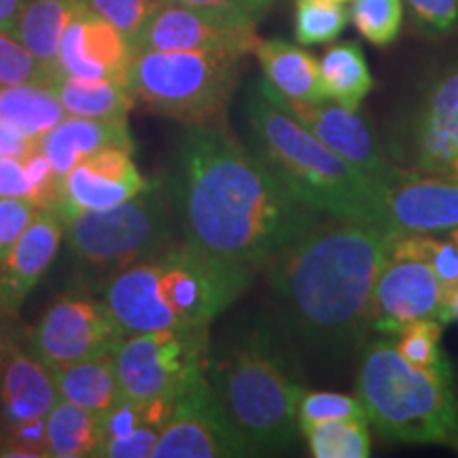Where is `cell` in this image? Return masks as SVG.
I'll list each match as a JSON object with an SVG mask.
<instances>
[{"instance_id":"obj_1","label":"cell","mask_w":458,"mask_h":458,"mask_svg":"<svg viewBox=\"0 0 458 458\" xmlns=\"http://www.w3.org/2000/svg\"><path fill=\"white\" fill-rule=\"evenodd\" d=\"M170 198L187 244L255 272L327 219L295 198L227 123L185 128Z\"/></svg>"},{"instance_id":"obj_2","label":"cell","mask_w":458,"mask_h":458,"mask_svg":"<svg viewBox=\"0 0 458 458\" xmlns=\"http://www.w3.org/2000/svg\"><path fill=\"white\" fill-rule=\"evenodd\" d=\"M391 233L323 219L263 267L283 325L301 348L342 360L374 331V289Z\"/></svg>"},{"instance_id":"obj_3","label":"cell","mask_w":458,"mask_h":458,"mask_svg":"<svg viewBox=\"0 0 458 458\" xmlns=\"http://www.w3.org/2000/svg\"><path fill=\"white\" fill-rule=\"evenodd\" d=\"M255 274L176 240L159 255L117 274L102 297L125 335L208 327L249 289Z\"/></svg>"},{"instance_id":"obj_4","label":"cell","mask_w":458,"mask_h":458,"mask_svg":"<svg viewBox=\"0 0 458 458\" xmlns=\"http://www.w3.org/2000/svg\"><path fill=\"white\" fill-rule=\"evenodd\" d=\"M246 123L255 156L303 204L331 219L386 232L382 187L278 106L261 83L246 102Z\"/></svg>"},{"instance_id":"obj_5","label":"cell","mask_w":458,"mask_h":458,"mask_svg":"<svg viewBox=\"0 0 458 458\" xmlns=\"http://www.w3.org/2000/svg\"><path fill=\"white\" fill-rule=\"evenodd\" d=\"M206 382L244 456L270 454L295 444L303 386L270 331L255 329L221 354H210Z\"/></svg>"},{"instance_id":"obj_6","label":"cell","mask_w":458,"mask_h":458,"mask_svg":"<svg viewBox=\"0 0 458 458\" xmlns=\"http://www.w3.org/2000/svg\"><path fill=\"white\" fill-rule=\"evenodd\" d=\"M357 397L368 422L394 442L444 444L458 435L448 360L416 368L386 337L360 351Z\"/></svg>"},{"instance_id":"obj_7","label":"cell","mask_w":458,"mask_h":458,"mask_svg":"<svg viewBox=\"0 0 458 458\" xmlns=\"http://www.w3.org/2000/svg\"><path fill=\"white\" fill-rule=\"evenodd\" d=\"M64 225L79 283L89 291L105 289L117 274L176 242L168 199L159 181L128 202L77 215Z\"/></svg>"},{"instance_id":"obj_8","label":"cell","mask_w":458,"mask_h":458,"mask_svg":"<svg viewBox=\"0 0 458 458\" xmlns=\"http://www.w3.org/2000/svg\"><path fill=\"white\" fill-rule=\"evenodd\" d=\"M242 57L202 51H134L128 88L136 105L182 128L227 123Z\"/></svg>"},{"instance_id":"obj_9","label":"cell","mask_w":458,"mask_h":458,"mask_svg":"<svg viewBox=\"0 0 458 458\" xmlns=\"http://www.w3.org/2000/svg\"><path fill=\"white\" fill-rule=\"evenodd\" d=\"M208 357V327L125 335L114 352L119 388L125 399L140 403H174L206 374Z\"/></svg>"},{"instance_id":"obj_10","label":"cell","mask_w":458,"mask_h":458,"mask_svg":"<svg viewBox=\"0 0 458 458\" xmlns=\"http://www.w3.org/2000/svg\"><path fill=\"white\" fill-rule=\"evenodd\" d=\"M388 151L403 168L450 174L458 159V62L418 91L393 128Z\"/></svg>"},{"instance_id":"obj_11","label":"cell","mask_w":458,"mask_h":458,"mask_svg":"<svg viewBox=\"0 0 458 458\" xmlns=\"http://www.w3.org/2000/svg\"><path fill=\"white\" fill-rule=\"evenodd\" d=\"M125 334L105 297L64 295L38 318L30 334V351L51 369L114 354Z\"/></svg>"},{"instance_id":"obj_12","label":"cell","mask_w":458,"mask_h":458,"mask_svg":"<svg viewBox=\"0 0 458 458\" xmlns=\"http://www.w3.org/2000/svg\"><path fill=\"white\" fill-rule=\"evenodd\" d=\"M257 21L227 11L165 0L136 38L134 51H202L244 57L255 54Z\"/></svg>"},{"instance_id":"obj_13","label":"cell","mask_w":458,"mask_h":458,"mask_svg":"<svg viewBox=\"0 0 458 458\" xmlns=\"http://www.w3.org/2000/svg\"><path fill=\"white\" fill-rule=\"evenodd\" d=\"M261 88L278 106H283L291 117H295L303 128L310 130L318 140H323L331 151H335L337 156L351 162L354 168L368 174L369 179H374L382 189L410 172V168L391 162L382 153L368 123L359 117L357 111L335 105L334 100L297 102L283 98L266 81H261Z\"/></svg>"},{"instance_id":"obj_14","label":"cell","mask_w":458,"mask_h":458,"mask_svg":"<svg viewBox=\"0 0 458 458\" xmlns=\"http://www.w3.org/2000/svg\"><path fill=\"white\" fill-rule=\"evenodd\" d=\"M130 148L106 147L94 156L85 157L74 168L57 179V191L51 208L64 219L106 210L128 202L157 181H148L140 174L139 165L131 159Z\"/></svg>"},{"instance_id":"obj_15","label":"cell","mask_w":458,"mask_h":458,"mask_svg":"<svg viewBox=\"0 0 458 458\" xmlns=\"http://www.w3.org/2000/svg\"><path fill=\"white\" fill-rule=\"evenodd\" d=\"M445 291L433 267L418 257L388 250L374 289V331L397 335L410 323L435 318L442 323Z\"/></svg>"},{"instance_id":"obj_16","label":"cell","mask_w":458,"mask_h":458,"mask_svg":"<svg viewBox=\"0 0 458 458\" xmlns=\"http://www.w3.org/2000/svg\"><path fill=\"white\" fill-rule=\"evenodd\" d=\"M244 456L216 410L206 374L172 403L153 450V458H225Z\"/></svg>"},{"instance_id":"obj_17","label":"cell","mask_w":458,"mask_h":458,"mask_svg":"<svg viewBox=\"0 0 458 458\" xmlns=\"http://www.w3.org/2000/svg\"><path fill=\"white\" fill-rule=\"evenodd\" d=\"M382 199L391 236L452 232L458 227L456 176L410 170L382 189Z\"/></svg>"},{"instance_id":"obj_18","label":"cell","mask_w":458,"mask_h":458,"mask_svg":"<svg viewBox=\"0 0 458 458\" xmlns=\"http://www.w3.org/2000/svg\"><path fill=\"white\" fill-rule=\"evenodd\" d=\"M131 60L134 47L128 38L88 7L66 28L57 51V68L66 77L85 81L111 79L125 88Z\"/></svg>"},{"instance_id":"obj_19","label":"cell","mask_w":458,"mask_h":458,"mask_svg":"<svg viewBox=\"0 0 458 458\" xmlns=\"http://www.w3.org/2000/svg\"><path fill=\"white\" fill-rule=\"evenodd\" d=\"M64 219L54 208L38 210L0 266V318L15 317L54 263L64 238Z\"/></svg>"},{"instance_id":"obj_20","label":"cell","mask_w":458,"mask_h":458,"mask_svg":"<svg viewBox=\"0 0 458 458\" xmlns=\"http://www.w3.org/2000/svg\"><path fill=\"white\" fill-rule=\"evenodd\" d=\"M57 399L54 369L11 337L0 369V431L45 420Z\"/></svg>"},{"instance_id":"obj_21","label":"cell","mask_w":458,"mask_h":458,"mask_svg":"<svg viewBox=\"0 0 458 458\" xmlns=\"http://www.w3.org/2000/svg\"><path fill=\"white\" fill-rule=\"evenodd\" d=\"M123 147L134 151L128 119H91L66 114L41 139V151L49 157L57 179L100 148Z\"/></svg>"},{"instance_id":"obj_22","label":"cell","mask_w":458,"mask_h":458,"mask_svg":"<svg viewBox=\"0 0 458 458\" xmlns=\"http://www.w3.org/2000/svg\"><path fill=\"white\" fill-rule=\"evenodd\" d=\"M263 81L283 96L297 102L329 100L320 79L318 60L300 45L283 38H259L255 47Z\"/></svg>"},{"instance_id":"obj_23","label":"cell","mask_w":458,"mask_h":458,"mask_svg":"<svg viewBox=\"0 0 458 458\" xmlns=\"http://www.w3.org/2000/svg\"><path fill=\"white\" fill-rule=\"evenodd\" d=\"M83 9V0H26L11 34L43 64L60 72L57 51L62 37Z\"/></svg>"},{"instance_id":"obj_24","label":"cell","mask_w":458,"mask_h":458,"mask_svg":"<svg viewBox=\"0 0 458 458\" xmlns=\"http://www.w3.org/2000/svg\"><path fill=\"white\" fill-rule=\"evenodd\" d=\"M54 376L60 399L94 414H105L123 397L114 369V354L79 360L68 368L54 369Z\"/></svg>"},{"instance_id":"obj_25","label":"cell","mask_w":458,"mask_h":458,"mask_svg":"<svg viewBox=\"0 0 458 458\" xmlns=\"http://www.w3.org/2000/svg\"><path fill=\"white\" fill-rule=\"evenodd\" d=\"M66 114L54 85H0V122L28 139L41 140Z\"/></svg>"},{"instance_id":"obj_26","label":"cell","mask_w":458,"mask_h":458,"mask_svg":"<svg viewBox=\"0 0 458 458\" xmlns=\"http://www.w3.org/2000/svg\"><path fill=\"white\" fill-rule=\"evenodd\" d=\"M327 98L351 111H359L360 102L374 88L368 60L359 43L344 41L325 51L318 60Z\"/></svg>"},{"instance_id":"obj_27","label":"cell","mask_w":458,"mask_h":458,"mask_svg":"<svg viewBox=\"0 0 458 458\" xmlns=\"http://www.w3.org/2000/svg\"><path fill=\"white\" fill-rule=\"evenodd\" d=\"M49 458L94 456L102 444V418L66 399H57L45 422Z\"/></svg>"},{"instance_id":"obj_28","label":"cell","mask_w":458,"mask_h":458,"mask_svg":"<svg viewBox=\"0 0 458 458\" xmlns=\"http://www.w3.org/2000/svg\"><path fill=\"white\" fill-rule=\"evenodd\" d=\"M57 98L68 114L91 119H128L134 108V96L125 85L111 79L85 81L62 74L54 85Z\"/></svg>"},{"instance_id":"obj_29","label":"cell","mask_w":458,"mask_h":458,"mask_svg":"<svg viewBox=\"0 0 458 458\" xmlns=\"http://www.w3.org/2000/svg\"><path fill=\"white\" fill-rule=\"evenodd\" d=\"M317 458H368L371 437L368 420H327L301 431Z\"/></svg>"},{"instance_id":"obj_30","label":"cell","mask_w":458,"mask_h":458,"mask_svg":"<svg viewBox=\"0 0 458 458\" xmlns=\"http://www.w3.org/2000/svg\"><path fill=\"white\" fill-rule=\"evenodd\" d=\"M388 250L418 257L433 267L445 295L458 289V244L454 240L433 238L428 233H401L388 238Z\"/></svg>"},{"instance_id":"obj_31","label":"cell","mask_w":458,"mask_h":458,"mask_svg":"<svg viewBox=\"0 0 458 458\" xmlns=\"http://www.w3.org/2000/svg\"><path fill=\"white\" fill-rule=\"evenodd\" d=\"M348 24L342 3L295 0V38L300 45L334 43Z\"/></svg>"},{"instance_id":"obj_32","label":"cell","mask_w":458,"mask_h":458,"mask_svg":"<svg viewBox=\"0 0 458 458\" xmlns=\"http://www.w3.org/2000/svg\"><path fill=\"white\" fill-rule=\"evenodd\" d=\"M351 21L365 41L386 47L397 41L403 24V0H352Z\"/></svg>"},{"instance_id":"obj_33","label":"cell","mask_w":458,"mask_h":458,"mask_svg":"<svg viewBox=\"0 0 458 458\" xmlns=\"http://www.w3.org/2000/svg\"><path fill=\"white\" fill-rule=\"evenodd\" d=\"M62 74L43 64L11 32L0 30V85H55Z\"/></svg>"},{"instance_id":"obj_34","label":"cell","mask_w":458,"mask_h":458,"mask_svg":"<svg viewBox=\"0 0 458 458\" xmlns=\"http://www.w3.org/2000/svg\"><path fill=\"white\" fill-rule=\"evenodd\" d=\"M327 420H368L359 397L329 391H303L297 405V425L303 428Z\"/></svg>"},{"instance_id":"obj_35","label":"cell","mask_w":458,"mask_h":458,"mask_svg":"<svg viewBox=\"0 0 458 458\" xmlns=\"http://www.w3.org/2000/svg\"><path fill=\"white\" fill-rule=\"evenodd\" d=\"M83 3L89 11L117 28L134 47L136 38L165 0H83Z\"/></svg>"},{"instance_id":"obj_36","label":"cell","mask_w":458,"mask_h":458,"mask_svg":"<svg viewBox=\"0 0 458 458\" xmlns=\"http://www.w3.org/2000/svg\"><path fill=\"white\" fill-rule=\"evenodd\" d=\"M444 325L435 318H422L410 323L397 334V351L408 363L416 368H433L445 360L439 340H442Z\"/></svg>"},{"instance_id":"obj_37","label":"cell","mask_w":458,"mask_h":458,"mask_svg":"<svg viewBox=\"0 0 458 458\" xmlns=\"http://www.w3.org/2000/svg\"><path fill=\"white\" fill-rule=\"evenodd\" d=\"M159 428L140 425L130 433L108 437L98 445L94 458H153V450L159 439Z\"/></svg>"},{"instance_id":"obj_38","label":"cell","mask_w":458,"mask_h":458,"mask_svg":"<svg viewBox=\"0 0 458 458\" xmlns=\"http://www.w3.org/2000/svg\"><path fill=\"white\" fill-rule=\"evenodd\" d=\"M37 215V206L24 198H0V266Z\"/></svg>"},{"instance_id":"obj_39","label":"cell","mask_w":458,"mask_h":458,"mask_svg":"<svg viewBox=\"0 0 458 458\" xmlns=\"http://www.w3.org/2000/svg\"><path fill=\"white\" fill-rule=\"evenodd\" d=\"M24 164L32 182L30 202L38 210L51 208L57 191V174L49 162V157L41 151V145H38V148H34L30 156L24 157Z\"/></svg>"},{"instance_id":"obj_40","label":"cell","mask_w":458,"mask_h":458,"mask_svg":"<svg viewBox=\"0 0 458 458\" xmlns=\"http://www.w3.org/2000/svg\"><path fill=\"white\" fill-rule=\"evenodd\" d=\"M410 13L431 32H450L458 24V0H405Z\"/></svg>"},{"instance_id":"obj_41","label":"cell","mask_w":458,"mask_h":458,"mask_svg":"<svg viewBox=\"0 0 458 458\" xmlns=\"http://www.w3.org/2000/svg\"><path fill=\"white\" fill-rule=\"evenodd\" d=\"M32 182L24 159L0 157V198H24L30 202Z\"/></svg>"},{"instance_id":"obj_42","label":"cell","mask_w":458,"mask_h":458,"mask_svg":"<svg viewBox=\"0 0 458 458\" xmlns=\"http://www.w3.org/2000/svg\"><path fill=\"white\" fill-rule=\"evenodd\" d=\"M172 3L193 4V7H208L227 11V13H238L250 20L259 21L274 9L278 0H172Z\"/></svg>"},{"instance_id":"obj_43","label":"cell","mask_w":458,"mask_h":458,"mask_svg":"<svg viewBox=\"0 0 458 458\" xmlns=\"http://www.w3.org/2000/svg\"><path fill=\"white\" fill-rule=\"evenodd\" d=\"M38 145H41V140L28 139V136L0 122V157L24 159L26 156H30L34 148H38Z\"/></svg>"},{"instance_id":"obj_44","label":"cell","mask_w":458,"mask_h":458,"mask_svg":"<svg viewBox=\"0 0 458 458\" xmlns=\"http://www.w3.org/2000/svg\"><path fill=\"white\" fill-rule=\"evenodd\" d=\"M26 0H0V30L11 32Z\"/></svg>"},{"instance_id":"obj_45","label":"cell","mask_w":458,"mask_h":458,"mask_svg":"<svg viewBox=\"0 0 458 458\" xmlns=\"http://www.w3.org/2000/svg\"><path fill=\"white\" fill-rule=\"evenodd\" d=\"M452 320H458V289L445 295V303H444L442 325L452 323Z\"/></svg>"},{"instance_id":"obj_46","label":"cell","mask_w":458,"mask_h":458,"mask_svg":"<svg viewBox=\"0 0 458 458\" xmlns=\"http://www.w3.org/2000/svg\"><path fill=\"white\" fill-rule=\"evenodd\" d=\"M9 340H11V335L4 334V329L0 327V369H3L4 354H7V348H9Z\"/></svg>"},{"instance_id":"obj_47","label":"cell","mask_w":458,"mask_h":458,"mask_svg":"<svg viewBox=\"0 0 458 458\" xmlns=\"http://www.w3.org/2000/svg\"><path fill=\"white\" fill-rule=\"evenodd\" d=\"M450 238L454 240V242L458 244V227H456V229H452V232H450Z\"/></svg>"},{"instance_id":"obj_48","label":"cell","mask_w":458,"mask_h":458,"mask_svg":"<svg viewBox=\"0 0 458 458\" xmlns=\"http://www.w3.org/2000/svg\"><path fill=\"white\" fill-rule=\"evenodd\" d=\"M450 174H452V176H456V179H458V159L454 162V165H452V172H450Z\"/></svg>"},{"instance_id":"obj_49","label":"cell","mask_w":458,"mask_h":458,"mask_svg":"<svg viewBox=\"0 0 458 458\" xmlns=\"http://www.w3.org/2000/svg\"><path fill=\"white\" fill-rule=\"evenodd\" d=\"M329 3H342L344 4V3H348V0H329Z\"/></svg>"}]
</instances>
